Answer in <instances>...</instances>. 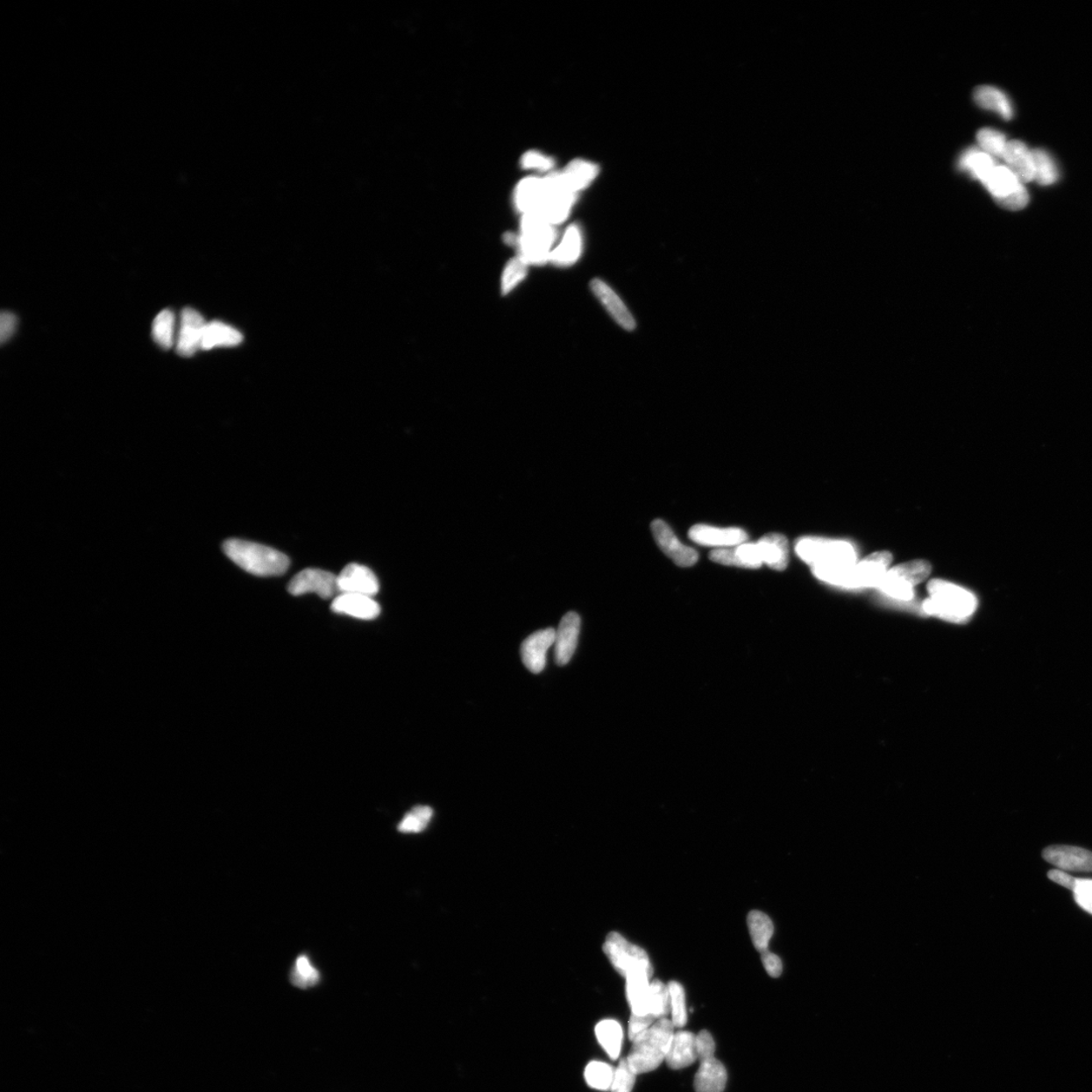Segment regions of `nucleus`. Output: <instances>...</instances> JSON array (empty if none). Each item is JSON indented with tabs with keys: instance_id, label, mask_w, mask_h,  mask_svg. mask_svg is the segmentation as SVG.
I'll list each match as a JSON object with an SVG mask.
<instances>
[{
	"instance_id": "f704fd0d",
	"label": "nucleus",
	"mask_w": 1092,
	"mask_h": 1092,
	"mask_svg": "<svg viewBox=\"0 0 1092 1092\" xmlns=\"http://www.w3.org/2000/svg\"><path fill=\"white\" fill-rule=\"evenodd\" d=\"M1032 152L1034 157V181L1044 187L1054 184L1059 179V173L1053 158L1043 149H1034Z\"/></svg>"
},
{
	"instance_id": "c03bdc74",
	"label": "nucleus",
	"mask_w": 1092,
	"mask_h": 1092,
	"mask_svg": "<svg viewBox=\"0 0 1092 1092\" xmlns=\"http://www.w3.org/2000/svg\"><path fill=\"white\" fill-rule=\"evenodd\" d=\"M696 1048L699 1061L715 1057L714 1039L708 1031L703 1030L696 1035Z\"/></svg>"
},
{
	"instance_id": "c85d7f7f",
	"label": "nucleus",
	"mask_w": 1092,
	"mask_h": 1092,
	"mask_svg": "<svg viewBox=\"0 0 1092 1092\" xmlns=\"http://www.w3.org/2000/svg\"><path fill=\"white\" fill-rule=\"evenodd\" d=\"M595 1035L599 1044L612 1060H617L621 1053L624 1038L621 1025L615 1019H603L596 1025Z\"/></svg>"
},
{
	"instance_id": "4be33fe9",
	"label": "nucleus",
	"mask_w": 1092,
	"mask_h": 1092,
	"mask_svg": "<svg viewBox=\"0 0 1092 1092\" xmlns=\"http://www.w3.org/2000/svg\"><path fill=\"white\" fill-rule=\"evenodd\" d=\"M653 975L646 970L629 973L627 978V997L631 1015L647 1017L649 1014V978ZM651 1017V1016H650Z\"/></svg>"
},
{
	"instance_id": "f257e3e1",
	"label": "nucleus",
	"mask_w": 1092,
	"mask_h": 1092,
	"mask_svg": "<svg viewBox=\"0 0 1092 1092\" xmlns=\"http://www.w3.org/2000/svg\"><path fill=\"white\" fill-rule=\"evenodd\" d=\"M223 550L233 563L252 575L280 576L289 567V558L285 554L266 545L229 539L223 542Z\"/></svg>"
},
{
	"instance_id": "ddd939ff",
	"label": "nucleus",
	"mask_w": 1092,
	"mask_h": 1092,
	"mask_svg": "<svg viewBox=\"0 0 1092 1092\" xmlns=\"http://www.w3.org/2000/svg\"><path fill=\"white\" fill-rule=\"evenodd\" d=\"M339 594H359L372 597L379 591V584L374 572L358 564H351L337 576Z\"/></svg>"
},
{
	"instance_id": "393cba45",
	"label": "nucleus",
	"mask_w": 1092,
	"mask_h": 1092,
	"mask_svg": "<svg viewBox=\"0 0 1092 1092\" xmlns=\"http://www.w3.org/2000/svg\"><path fill=\"white\" fill-rule=\"evenodd\" d=\"M582 232L576 225L571 226L564 233L559 245L552 250L550 261L557 266H570L580 259L582 254Z\"/></svg>"
},
{
	"instance_id": "20e7f679",
	"label": "nucleus",
	"mask_w": 1092,
	"mask_h": 1092,
	"mask_svg": "<svg viewBox=\"0 0 1092 1092\" xmlns=\"http://www.w3.org/2000/svg\"><path fill=\"white\" fill-rule=\"evenodd\" d=\"M795 551L812 568H843L857 563L856 550L843 541L805 537L796 543Z\"/></svg>"
},
{
	"instance_id": "1a4fd4ad",
	"label": "nucleus",
	"mask_w": 1092,
	"mask_h": 1092,
	"mask_svg": "<svg viewBox=\"0 0 1092 1092\" xmlns=\"http://www.w3.org/2000/svg\"><path fill=\"white\" fill-rule=\"evenodd\" d=\"M891 561L892 556L890 552H875L847 570L841 587L847 589L877 588Z\"/></svg>"
},
{
	"instance_id": "e433bc0d",
	"label": "nucleus",
	"mask_w": 1092,
	"mask_h": 1092,
	"mask_svg": "<svg viewBox=\"0 0 1092 1092\" xmlns=\"http://www.w3.org/2000/svg\"><path fill=\"white\" fill-rule=\"evenodd\" d=\"M433 817L432 808L429 806H416L410 812L405 815L402 821L400 822L398 830L404 833H418L423 832Z\"/></svg>"
},
{
	"instance_id": "79ce46f5",
	"label": "nucleus",
	"mask_w": 1092,
	"mask_h": 1092,
	"mask_svg": "<svg viewBox=\"0 0 1092 1092\" xmlns=\"http://www.w3.org/2000/svg\"><path fill=\"white\" fill-rule=\"evenodd\" d=\"M735 552L738 555L743 568L759 569L762 565L760 550L756 542H745L735 546Z\"/></svg>"
},
{
	"instance_id": "f8f14e48",
	"label": "nucleus",
	"mask_w": 1092,
	"mask_h": 1092,
	"mask_svg": "<svg viewBox=\"0 0 1092 1092\" xmlns=\"http://www.w3.org/2000/svg\"><path fill=\"white\" fill-rule=\"evenodd\" d=\"M207 322L192 308H186L181 316L180 331L176 337V351L183 358L192 357L202 350L203 330Z\"/></svg>"
},
{
	"instance_id": "bb28decb",
	"label": "nucleus",
	"mask_w": 1092,
	"mask_h": 1092,
	"mask_svg": "<svg viewBox=\"0 0 1092 1092\" xmlns=\"http://www.w3.org/2000/svg\"><path fill=\"white\" fill-rule=\"evenodd\" d=\"M973 97L980 108L995 111L1006 121L1011 120L1014 116L1011 103L1001 89L990 85H982L975 90Z\"/></svg>"
},
{
	"instance_id": "09e8293b",
	"label": "nucleus",
	"mask_w": 1092,
	"mask_h": 1092,
	"mask_svg": "<svg viewBox=\"0 0 1092 1092\" xmlns=\"http://www.w3.org/2000/svg\"><path fill=\"white\" fill-rule=\"evenodd\" d=\"M17 324L18 320L15 314L4 312L0 316V341H2L3 344L15 334Z\"/></svg>"
},
{
	"instance_id": "7c9ffc66",
	"label": "nucleus",
	"mask_w": 1092,
	"mask_h": 1092,
	"mask_svg": "<svg viewBox=\"0 0 1092 1092\" xmlns=\"http://www.w3.org/2000/svg\"><path fill=\"white\" fill-rule=\"evenodd\" d=\"M598 173V167L594 163L576 160L570 163L562 174L571 188L578 194L590 186L592 181L596 179Z\"/></svg>"
},
{
	"instance_id": "ea45409f",
	"label": "nucleus",
	"mask_w": 1092,
	"mask_h": 1092,
	"mask_svg": "<svg viewBox=\"0 0 1092 1092\" xmlns=\"http://www.w3.org/2000/svg\"><path fill=\"white\" fill-rule=\"evenodd\" d=\"M528 266V263L521 256L509 261L502 278V292L504 294H509L513 288L516 287L526 278Z\"/></svg>"
},
{
	"instance_id": "9d476101",
	"label": "nucleus",
	"mask_w": 1092,
	"mask_h": 1092,
	"mask_svg": "<svg viewBox=\"0 0 1092 1092\" xmlns=\"http://www.w3.org/2000/svg\"><path fill=\"white\" fill-rule=\"evenodd\" d=\"M287 591L293 596L314 593L322 599H330L339 594L337 576L320 569H306L292 578Z\"/></svg>"
},
{
	"instance_id": "5701e85b",
	"label": "nucleus",
	"mask_w": 1092,
	"mask_h": 1092,
	"mask_svg": "<svg viewBox=\"0 0 1092 1092\" xmlns=\"http://www.w3.org/2000/svg\"><path fill=\"white\" fill-rule=\"evenodd\" d=\"M700 1067L695 1075L696 1092H723L727 1083V1071L715 1057L699 1061Z\"/></svg>"
},
{
	"instance_id": "39448f33",
	"label": "nucleus",
	"mask_w": 1092,
	"mask_h": 1092,
	"mask_svg": "<svg viewBox=\"0 0 1092 1092\" xmlns=\"http://www.w3.org/2000/svg\"><path fill=\"white\" fill-rule=\"evenodd\" d=\"M554 225L534 213L524 214L519 236V256L528 265L541 266L550 261L557 240Z\"/></svg>"
},
{
	"instance_id": "a878e982",
	"label": "nucleus",
	"mask_w": 1092,
	"mask_h": 1092,
	"mask_svg": "<svg viewBox=\"0 0 1092 1092\" xmlns=\"http://www.w3.org/2000/svg\"><path fill=\"white\" fill-rule=\"evenodd\" d=\"M958 167L960 170L969 174L972 179L983 183L996 164L993 157L979 148L972 147L965 150L960 156Z\"/></svg>"
},
{
	"instance_id": "2f4dec72",
	"label": "nucleus",
	"mask_w": 1092,
	"mask_h": 1092,
	"mask_svg": "<svg viewBox=\"0 0 1092 1092\" xmlns=\"http://www.w3.org/2000/svg\"><path fill=\"white\" fill-rule=\"evenodd\" d=\"M176 319L173 311L163 310L156 316L152 325L153 339L163 350H169L175 340Z\"/></svg>"
},
{
	"instance_id": "2eb2a0df",
	"label": "nucleus",
	"mask_w": 1092,
	"mask_h": 1092,
	"mask_svg": "<svg viewBox=\"0 0 1092 1092\" xmlns=\"http://www.w3.org/2000/svg\"><path fill=\"white\" fill-rule=\"evenodd\" d=\"M689 537L697 544L710 548H734L748 542V536L741 528H717L706 524H697L689 531Z\"/></svg>"
},
{
	"instance_id": "dca6fc26",
	"label": "nucleus",
	"mask_w": 1092,
	"mask_h": 1092,
	"mask_svg": "<svg viewBox=\"0 0 1092 1092\" xmlns=\"http://www.w3.org/2000/svg\"><path fill=\"white\" fill-rule=\"evenodd\" d=\"M556 642V629L538 630L523 642L521 657L524 666L531 673H542L546 664V655Z\"/></svg>"
},
{
	"instance_id": "cd10ccee",
	"label": "nucleus",
	"mask_w": 1092,
	"mask_h": 1092,
	"mask_svg": "<svg viewBox=\"0 0 1092 1092\" xmlns=\"http://www.w3.org/2000/svg\"><path fill=\"white\" fill-rule=\"evenodd\" d=\"M242 335L235 328L222 322L215 321L207 323L203 330L202 351L213 350L216 347H232L239 345Z\"/></svg>"
},
{
	"instance_id": "412c9836",
	"label": "nucleus",
	"mask_w": 1092,
	"mask_h": 1092,
	"mask_svg": "<svg viewBox=\"0 0 1092 1092\" xmlns=\"http://www.w3.org/2000/svg\"><path fill=\"white\" fill-rule=\"evenodd\" d=\"M1003 160L1006 163L1005 167H1009L1023 183L1034 181V157L1027 145L1018 140L1009 141Z\"/></svg>"
},
{
	"instance_id": "4c0bfd02",
	"label": "nucleus",
	"mask_w": 1092,
	"mask_h": 1092,
	"mask_svg": "<svg viewBox=\"0 0 1092 1092\" xmlns=\"http://www.w3.org/2000/svg\"><path fill=\"white\" fill-rule=\"evenodd\" d=\"M979 149L991 157L1003 158L1008 141L1004 134L995 129H982L977 133Z\"/></svg>"
},
{
	"instance_id": "a19ab883",
	"label": "nucleus",
	"mask_w": 1092,
	"mask_h": 1092,
	"mask_svg": "<svg viewBox=\"0 0 1092 1092\" xmlns=\"http://www.w3.org/2000/svg\"><path fill=\"white\" fill-rule=\"evenodd\" d=\"M637 1074L630 1068L627 1058L623 1059L615 1068L613 1083L610 1092H631L633 1091L636 1081Z\"/></svg>"
},
{
	"instance_id": "f3484780",
	"label": "nucleus",
	"mask_w": 1092,
	"mask_h": 1092,
	"mask_svg": "<svg viewBox=\"0 0 1092 1092\" xmlns=\"http://www.w3.org/2000/svg\"><path fill=\"white\" fill-rule=\"evenodd\" d=\"M581 618L575 612L565 614L556 630L555 659L558 666H565L574 656L580 635Z\"/></svg>"
},
{
	"instance_id": "de8ad7c7",
	"label": "nucleus",
	"mask_w": 1092,
	"mask_h": 1092,
	"mask_svg": "<svg viewBox=\"0 0 1092 1092\" xmlns=\"http://www.w3.org/2000/svg\"><path fill=\"white\" fill-rule=\"evenodd\" d=\"M761 959L769 976L777 978L782 975L783 964L781 959L776 954L769 952V949L762 951L761 952Z\"/></svg>"
},
{
	"instance_id": "0eeeda50",
	"label": "nucleus",
	"mask_w": 1092,
	"mask_h": 1092,
	"mask_svg": "<svg viewBox=\"0 0 1092 1092\" xmlns=\"http://www.w3.org/2000/svg\"><path fill=\"white\" fill-rule=\"evenodd\" d=\"M993 199L1003 209L1019 210L1027 207L1029 193L1024 183L1005 166H996L982 183Z\"/></svg>"
},
{
	"instance_id": "c756f323",
	"label": "nucleus",
	"mask_w": 1092,
	"mask_h": 1092,
	"mask_svg": "<svg viewBox=\"0 0 1092 1092\" xmlns=\"http://www.w3.org/2000/svg\"><path fill=\"white\" fill-rule=\"evenodd\" d=\"M747 923L755 948L759 952L768 950L774 933L771 918L764 912L753 911L748 913Z\"/></svg>"
},
{
	"instance_id": "37998d69",
	"label": "nucleus",
	"mask_w": 1092,
	"mask_h": 1092,
	"mask_svg": "<svg viewBox=\"0 0 1092 1092\" xmlns=\"http://www.w3.org/2000/svg\"><path fill=\"white\" fill-rule=\"evenodd\" d=\"M1074 893L1076 904L1092 914V880L1078 879Z\"/></svg>"
},
{
	"instance_id": "a18cd8bd",
	"label": "nucleus",
	"mask_w": 1092,
	"mask_h": 1092,
	"mask_svg": "<svg viewBox=\"0 0 1092 1092\" xmlns=\"http://www.w3.org/2000/svg\"><path fill=\"white\" fill-rule=\"evenodd\" d=\"M521 164L525 169L541 171L550 170L554 167V161L551 160L550 157L536 152V151L525 153L522 157Z\"/></svg>"
},
{
	"instance_id": "c9c22d12",
	"label": "nucleus",
	"mask_w": 1092,
	"mask_h": 1092,
	"mask_svg": "<svg viewBox=\"0 0 1092 1092\" xmlns=\"http://www.w3.org/2000/svg\"><path fill=\"white\" fill-rule=\"evenodd\" d=\"M649 1014L656 1019L666 1018L670 1014V992L668 985L660 980L650 982L649 996Z\"/></svg>"
},
{
	"instance_id": "6e6552de",
	"label": "nucleus",
	"mask_w": 1092,
	"mask_h": 1092,
	"mask_svg": "<svg viewBox=\"0 0 1092 1092\" xmlns=\"http://www.w3.org/2000/svg\"><path fill=\"white\" fill-rule=\"evenodd\" d=\"M603 951L610 963L624 977L636 970L653 973L648 953L641 947L629 943L620 933L610 932L603 945Z\"/></svg>"
},
{
	"instance_id": "b1692460",
	"label": "nucleus",
	"mask_w": 1092,
	"mask_h": 1092,
	"mask_svg": "<svg viewBox=\"0 0 1092 1092\" xmlns=\"http://www.w3.org/2000/svg\"><path fill=\"white\" fill-rule=\"evenodd\" d=\"M759 546L762 564H766L775 571H784L789 563V545L787 538L778 534L767 535L756 542Z\"/></svg>"
},
{
	"instance_id": "72a5a7b5",
	"label": "nucleus",
	"mask_w": 1092,
	"mask_h": 1092,
	"mask_svg": "<svg viewBox=\"0 0 1092 1092\" xmlns=\"http://www.w3.org/2000/svg\"><path fill=\"white\" fill-rule=\"evenodd\" d=\"M670 992V1014L675 1029H683L688 1023V1010L685 990L681 983L672 982L668 984Z\"/></svg>"
},
{
	"instance_id": "49530a36",
	"label": "nucleus",
	"mask_w": 1092,
	"mask_h": 1092,
	"mask_svg": "<svg viewBox=\"0 0 1092 1092\" xmlns=\"http://www.w3.org/2000/svg\"><path fill=\"white\" fill-rule=\"evenodd\" d=\"M656 1021L657 1019L650 1016L640 1017L631 1015L628 1023L629 1040L634 1042L636 1038L646 1032Z\"/></svg>"
},
{
	"instance_id": "4468645a",
	"label": "nucleus",
	"mask_w": 1092,
	"mask_h": 1092,
	"mask_svg": "<svg viewBox=\"0 0 1092 1092\" xmlns=\"http://www.w3.org/2000/svg\"><path fill=\"white\" fill-rule=\"evenodd\" d=\"M1043 858L1062 871L1092 872V852L1074 846H1050Z\"/></svg>"
},
{
	"instance_id": "9b49d317",
	"label": "nucleus",
	"mask_w": 1092,
	"mask_h": 1092,
	"mask_svg": "<svg viewBox=\"0 0 1092 1092\" xmlns=\"http://www.w3.org/2000/svg\"><path fill=\"white\" fill-rule=\"evenodd\" d=\"M651 532H653L655 541L663 552L672 559L677 565L685 568L692 567L698 562L699 557L697 551L683 544L666 522L655 521L651 524Z\"/></svg>"
},
{
	"instance_id": "f03ea898",
	"label": "nucleus",
	"mask_w": 1092,
	"mask_h": 1092,
	"mask_svg": "<svg viewBox=\"0 0 1092 1092\" xmlns=\"http://www.w3.org/2000/svg\"><path fill=\"white\" fill-rule=\"evenodd\" d=\"M929 598L923 603L925 613L950 622H964L975 613L977 599L957 585L932 580L927 585Z\"/></svg>"
},
{
	"instance_id": "6ab92c4d",
	"label": "nucleus",
	"mask_w": 1092,
	"mask_h": 1092,
	"mask_svg": "<svg viewBox=\"0 0 1092 1092\" xmlns=\"http://www.w3.org/2000/svg\"><path fill=\"white\" fill-rule=\"evenodd\" d=\"M698 1060L696 1048V1035L688 1031L675 1032L670 1040L666 1062L668 1067L680 1070L691 1067Z\"/></svg>"
},
{
	"instance_id": "58836bf2",
	"label": "nucleus",
	"mask_w": 1092,
	"mask_h": 1092,
	"mask_svg": "<svg viewBox=\"0 0 1092 1092\" xmlns=\"http://www.w3.org/2000/svg\"><path fill=\"white\" fill-rule=\"evenodd\" d=\"M291 980L300 989L312 988L320 980L319 971L311 964L307 956H300L295 961Z\"/></svg>"
},
{
	"instance_id": "423d86ee",
	"label": "nucleus",
	"mask_w": 1092,
	"mask_h": 1092,
	"mask_svg": "<svg viewBox=\"0 0 1092 1092\" xmlns=\"http://www.w3.org/2000/svg\"><path fill=\"white\" fill-rule=\"evenodd\" d=\"M931 564L925 561H913L888 570L877 585L879 591L897 601H911L914 588L929 577Z\"/></svg>"
},
{
	"instance_id": "7ed1b4c3",
	"label": "nucleus",
	"mask_w": 1092,
	"mask_h": 1092,
	"mask_svg": "<svg viewBox=\"0 0 1092 1092\" xmlns=\"http://www.w3.org/2000/svg\"><path fill=\"white\" fill-rule=\"evenodd\" d=\"M675 1027L670 1018H663L633 1042L627 1060L637 1075L649 1074L666 1061Z\"/></svg>"
},
{
	"instance_id": "a211bd4d",
	"label": "nucleus",
	"mask_w": 1092,
	"mask_h": 1092,
	"mask_svg": "<svg viewBox=\"0 0 1092 1092\" xmlns=\"http://www.w3.org/2000/svg\"><path fill=\"white\" fill-rule=\"evenodd\" d=\"M331 610L360 620H373L380 613V606L372 597L359 594H339L335 597Z\"/></svg>"
},
{
	"instance_id": "aec40b11",
	"label": "nucleus",
	"mask_w": 1092,
	"mask_h": 1092,
	"mask_svg": "<svg viewBox=\"0 0 1092 1092\" xmlns=\"http://www.w3.org/2000/svg\"><path fill=\"white\" fill-rule=\"evenodd\" d=\"M591 288L599 301L606 308L611 317L613 318L625 330L633 331L636 326L634 316L630 314L627 306L617 294L607 284L601 280H594L591 282Z\"/></svg>"
},
{
	"instance_id": "8fccbe9b",
	"label": "nucleus",
	"mask_w": 1092,
	"mask_h": 1092,
	"mask_svg": "<svg viewBox=\"0 0 1092 1092\" xmlns=\"http://www.w3.org/2000/svg\"><path fill=\"white\" fill-rule=\"evenodd\" d=\"M1048 878L1056 884L1061 885L1067 890L1074 891L1077 884L1078 878L1071 876L1065 871L1054 869L1048 872Z\"/></svg>"
},
{
	"instance_id": "473e14b6",
	"label": "nucleus",
	"mask_w": 1092,
	"mask_h": 1092,
	"mask_svg": "<svg viewBox=\"0 0 1092 1092\" xmlns=\"http://www.w3.org/2000/svg\"><path fill=\"white\" fill-rule=\"evenodd\" d=\"M614 1074L615 1068L600 1061L590 1062L584 1072L585 1081L589 1087L600 1091H610Z\"/></svg>"
}]
</instances>
